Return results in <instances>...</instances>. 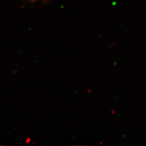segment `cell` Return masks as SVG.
<instances>
[{
	"instance_id": "obj_1",
	"label": "cell",
	"mask_w": 146,
	"mask_h": 146,
	"mask_svg": "<svg viewBox=\"0 0 146 146\" xmlns=\"http://www.w3.org/2000/svg\"><path fill=\"white\" fill-rule=\"evenodd\" d=\"M25 1H28V2H31V3H35V2L40 1V0H25Z\"/></svg>"
}]
</instances>
